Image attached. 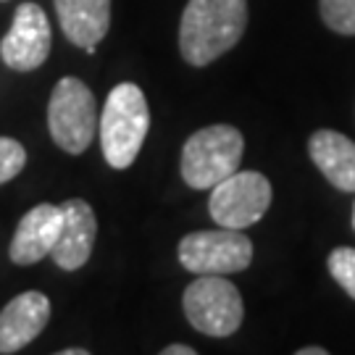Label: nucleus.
<instances>
[{"instance_id": "f257e3e1", "label": "nucleus", "mask_w": 355, "mask_h": 355, "mask_svg": "<svg viewBox=\"0 0 355 355\" xmlns=\"http://www.w3.org/2000/svg\"><path fill=\"white\" fill-rule=\"evenodd\" d=\"M248 0H190L179 21V51L190 66H208L245 35Z\"/></svg>"}, {"instance_id": "f03ea898", "label": "nucleus", "mask_w": 355, "mask_h": 355, "mask_svg": "<svg viewBox=\"0 0 355 355\" xmlns=\"http://www.w3.org/2000/svg\"><path fill=\"white\" fill-rule=\"evenodd\" d=\"M150 129V108L135 82H121L108 92L98 119L103 155L111 168H129L140 155Z\"/></svg>"}, {"instance_id": "7ed1b4c3", "label": "nucleus", "mask_w": 355, "mask_h": 355, "mask_svg": "<svg viewBox=\"0 0 355 355\" xmlns=\"http://www.w3.org/2000/svg\"><path fill=\"white\" fill-rule=\"evenodd\" d=\"M245 140L242 132L229 124L198 129L182 148V177L192 190H211L221 179L234 174L242 164Z\"/></svg>"}, {"instance_id": "20e7f679", "label": "nucleus", "mask_w": 355, "mask_h": 355, "mask_svg": "<svg viewBox=\"0 0 355 355\" xmlns=\"http://www.w3.org/2000/svg\"><path fill=\"white\" fill-rule=\"evenodd\" d=\"M48 129L53 142L64 153L79 155L89 148L98 129V111L95 95L82 79L64 76L53 87L48 101Z\"/></svg>"}, {"instance_id": "39448f33", "label": "nucleus", "mask_w": 355, "mask_h": 355, "mask_svg": "<svg viewBox=\"0 0 355 355\" xmlns=\"http://www.w3.org/2000/svg\"><path fill=\"white\" fill-rule=\"evenodd\" d=\"M177 255L179 263L195 277H229L250 266L253 242L248 240L245 229H200L179 240Z\"/></svg>"}, {"instance_id": "423d86ee", "label": "nucleus", "mask_w": 355, "mask_h": 355, "mask_svg": "<svg viewBox=\"0 0 355 355\" xmlns=\"http://www.w3.org/2000/svg\"><path fill=\"white\" fill-rule=\"evenodd\" d=\"M184 316L205 337H229L245 318L240 290L218 274L198 277L182 295Z\"/></svg>"}, {"instance_id": "0eeeda50", "label": "nucleus", "mask_w": 355, "mask_h": 355, "mask_svg": "<svg viewBox=\"0 0 355 355\" xmlns=\"http://www.w3.org/2000/svg\"><path fill=\"white\" fill-rule=\"evenodd\" d=\"M271 182L258 171H234L211 187L208 214L218 227L248 229L266 216L271 205Z\"/></svg>"}, {"instance_id": "6e6552de", "label": "nucleus", "mask_w": 355, "mask_h": 355, "mask_svg": "<svg viewBox=\"0 0 355 355\" xmlns=\"http://www.w3.org/2000/svg\"><path fill=\"white\" fill-rule=\"evenodd\" d=\"M53 32L48 13L37 3H21L13 13L11 29L0 42V58L13 71H35L48 61Z\"/></svg>"}, {"instance_id": "1a4fd4ad", "label": "nucleus", "mask_w": 355, "mask_h": 355, "mask_svg": "<svg viewBox=\"0 0 355 355\" xmlns=\"http://www.w3.org/2000/svg\"><path fill=\"white\" fill-rule=\"evenodd\" d=\"M98 237V218L87 200L69 198L61 203V234L53 248V261L64 271H76L89 261Z\"/></svg>"}, {"instance_id": "9d476101", "label": "nucleus", "mask_w": 355, "mask_h": 355, "mask_svg": "<svg viewBox=\"0 0 355 355\" xmlns=\"http://www.w3.org/2000/svg\"><path fill=\"white\" fill-rule=\"evenodd\" d=\"M61 234V205L40 203L29 208L13 232L8 255L16 266H35L48 258Z\"/></svg>"}, {"instance_id": "9b49d317", "label": "nucleus", "mask_w": 355, "mask_h": 355, "mask_svg": "<svg viewBox=\"0 0 355 355\" xmlns=\"http://www.w3.org/2000/svg\"><path fill=\"white\" fill-rule=\"evenodd\" d=\"M51 321V300L37 290L16 295L0 311V355L19 353L37 340Z\"/></svg>"}, {"instance_id": "f8f14e48", "label": "nucleus", "mask_w": 355, "mask_h": 355, "mask_svg": "<svg viewBox=\"0 0 355 355\" xmlns=\"http://www.w3.org/2000/svg\"><path fill=\"white\" fill-rule=\"evenodd\" d=\"M55 16L69 42L95 53L111 29V0H53Z\"/></svg>"}, {"instance_id": "ddd939ff", "label": "nucleus", "mask_w": 355, "mask_h": 355, "mask_svg": "<svg viewBox=\"0 0 355 355\" xmlns=\"http://www.w3.org/2000/svg\"><path fill=\"white\" fill-rule=\"evenodd\" d=\"M308 153L331 187L355 192V142L334 129H318L308 140Z\"/></svg>"}, {"instance_id": "4468645a", "label": "nucleus", "mask_w": 355, "mask_h": 355, "mask_svg": "<svg viewBox=\"0 0 355 355\" xmlns=\"http://www.w3.org/2000/svg\"><path fill=\"white\" fill-rule=\"evenodd\" d=\"M324 24L337 35H355V0H318Z\"/></svg>"}, {"instance_id": "2eb2a0df", "label": "nucleus", "mask_w": 355, "mask_h": 355, "mask_svg": "<svg viewBox=\"0 0 355 355\" xmlns=\"http://www.w3.org/2000/svg\"><path fill=\"white\" fill-rule=\"evenodd\" d=\"M329 274L355 300V248H334L327 258Z\"/></svg>"}, {"instance_id": "dca6fc26", "label": "nucleus", "mask_w": 355, "mask_h": 355, "mask_svg": "<svg viewBox=\"0 0 355 355\" xmlns=\"http://www.w3.org/2000/svg\"><path fill=\"white\" fill-rule=\"evenodd\" d=\"M24 166H26L24 145L19 140H11V137H0V184H6L13 177H19Z\"/></svg>"}, {"instance_id": "f3484780", "label": "nucleus", "mask_w": 355, "mask_h": 355, "mask_svg": "<svg viewBox=\"0 0 355 355\" xmlns=\"http://www.w3.org/2000/svg\"><path fill=\"white\" fill-rule=\"evenodd\" d=\"M161 353L164 355H198V350H195V347H187V345H168Z\"/></svg>"}, {"instance_id": "a211bd4d", "label": "nucleus", "mask_w": 355, "mask_h": 355, "mask_svg": "<svg viewBox=\"0 0 355 355\" xmlns=\"http://www.w3.org/2000/svg\"><path fill=\"white\" fill-rule=\"evenodd\" d=\"M297 355H327V347H300Z\"/></svg>"}, {"instance_id": "6ab92c4d", "label": "nucleus", "mask_w": 355, "mask_h": 355, "mask_svg": "<svg viewBox=\"0 0 355 355\" xmlns=\"http://www.w3.org/2000/svg\"><path fill=\"white\" fill-rule=\"evenodd\" d=\"M89 350H85V347H66V350H61V355H87Z\"/></svg>"}, {"instance_id": "aec40b11", "label": "nucleus", "mask_w": 355, "mask_h": 355, "mask_svg": "<svg viewBox=\"0 0 355 355\" xmlns=\"http://www.w3.org/2000/svg\"><path fill=\"white\" fill-rule=\"evenodd\" d=\"M353 227H355V205H353Z\"/></svg>"}, {"instance_id": "412c9836", "label": "nucleus", "mask_w": 355, "mask_h": 355, "mask_svg": "<svg viewBox=\"0 0 355 355\" xmlns=\"http://www.w3.org/2000/svg\"><path fill=\"white\" fill-rule=\"evenodd\" d=\"M0 3H3V0H0Z\"/></svg>"}]
</instances>
